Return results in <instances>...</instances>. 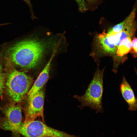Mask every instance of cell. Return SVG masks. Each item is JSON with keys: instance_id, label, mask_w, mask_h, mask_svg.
I'll use <instances>...</instances> for the list:
<instances>
[{"instance_id": "5b68a950", "label": "cell", "mask_w": 137, "mask_h": 137, "mask_svg": "<svg viewBox=\"0 0 137 137\" xmlns=\"http://www.w3.org/2000/svg\"><path fill=\"white\" fill-rule=\"evenodd\" d=\"M19 133L25 137H80L52 128L37 120L24 122Z\"/></svg>"}, {"instance_id": "277c9868", "label": "cell", "mask_w": 137, "mask_h": 137, "mask_svg": "<svg viewBox=\"0 0 137 137\" xmlns=\"http://www.w3.org/2000/svg\"><path fill=\"white\" fill-rule=\"evenodd\" d=\"M19 103L10 102L2 108L0 129L11 131L14 137H20L19 131L22 120V109Z\"/></svg>"}, {"instance_id": "6da1fadb", "label": "cell", "mask_w": 137, "mask_h": 137, "mask_svg": "<svg viewBox=\"0 0 137 137\" xmlns=\"http://www.w3.org/2000/svg\"><path fill=\"white\" fill-rule=\"evenodd\" d=\"M59 42L57 43L53 38L31 37L5 48L4 56L10 60L14 66L32 69L39 66L48 51L59 45Z\"/></svg>"}, {"instance_id": "7a4b0ae2", "label": "cell", "mask_w": 137, "mask_h": 137, "mask_svg": "<svg viewBox=\"0 0 137 137\" xmlns=\"http://www.w3.org/2000/svg\"><path fill=\"white\" fill-rule=\"evenodd\" d=\"M5 74V93L11 101L19 103L27 94L33 80L30 76L16 69L10 60L4 55L3 58Z\"/></svg>"}, {"instance_id": "ba28073f", "label": "cell", "mask_w": 137, "mask_h": 137, "mask_svg": "<svg viewBox=\"0 0 137 137\" xmlns=\"http://www.w3.org/2000/svg\"><path fill=\"white\" fill-rule=\"evenodd\" d=\"M57 49H54L49 61L41 72L27 94L28 104L33 97L42 88L47 81L49 78V72L52 61L56 53Z\"/></svg>"}, {"instance_id": "3957f363", "label": "cell", "mask_w": 137, "mask_h": 137, "mask_svg": "<svg viewBox=\"0 0 137 137\" xmlns=\"http://www.w3.org/2000/svg\"><path fill=\"white\" fill-rule=\"evenodd\" d=\"M104 69L97 68L93 78L84 94L81 96L75 95L74 97L81 103L78 106L82 110L84 107H88L96 113L103 112L102 105L103 92V74Z\"/></svg>"}, {"instance_id": "7c38bea8", "label": "cell", "mask_w": 137, "mask_h": 137, "mask_svg": "<svg viewBox=\"0 0 137 137\" xmlns=\"http://www.w3.org/2000/svg\"><path fill=\"white\" fill-rule=\"evenodd\" d=\"M130 53L133 58H137V38L135 36L132 39L131 49Z\"/></svg>"}, {"instance_id": "8fae6325", "label": "cell", "mask_w": 137, "mask_h": 137, "mask_svg": "<svg viewBox=\"0 0 137 137\" xmlns=\"http://www.w3.org/2000/svg\"><path fill=\"white\" fill-rule=\"evenodd\" d=\"M126 18L123 21L115 25L109 29L107 33L108 35H114L122 31L126 22Z\"/></svg>"}, {"instance_id": "8992f818", "label": "cell", "mask_w": 137, "mask_h": 137, "mask_svg": "<svg viewBox=\"0 0 137 137\" xmlns=\"http://www.w3.org/2000/svg\"><path fill=\"white\" fill-rule=\"evenodd\" d=\"M44 92L41 89L33 97L28 104L24 122L35 120L39 117H41L44 121Z\"/></svg>"}, {"instance_id": "9c48e42d", "label": "cell", "mask_w": 137, "mask_h": 137, "mask_svg": "<svg viewBox=\"0 0 137 137\" xmlns=\"http://www.w3.org/2000/svg\"><path fill=\"white\" fill-rule=\"evenodd\" d=\"M120 90L123 97L128 105V110L132 111L137 110V98L124 76L120 84Z\"/></svg>"}, {"instance_id": "9a60e30c", "label": "cell", "mask_w": 137, "mask_h": 137, "mask_svg": "<svg viewBox=\"0 0 137 137\" xmlns=\"http://www.w3.org/2000/svg\"><path fill=\"white\" fill-rule=\"evenodd\" d=\"M134 71H135V73L136 74V75L137 76V70L136 69V68L135 67L134 68Z\"/></svg>"}, {"instance_id": "4fadbf2b", "label": "cell", "mask_w": 137, "mask_h": 137, "mask_svg": "<svg viewBox=\"0 0 137 137\" xmlns=\"http://www.w3.org/2000/svg\"><path fill=\"white\" fill-rule=\"evenodd\" d=\"M29 6L30 10L31 13V17L32 19H34L36 18L33 13L32 9V6L31 5V2L30 0H23Z\"/></svg>"}, {"instance_id": "52a82bcc", "label": "cell", "mask_w": 137, "mask_h": 137, "mask_svg": "<svg viewBox=\"0 0 137 137\" xmlns=\"http://www.w3.org/2000/svg\"><path fill=\"white\" fill-rule=\"evenodd\" d=\"M95 51L99 56H109L113 58L114 63L116 60L117 48L115 45L109 40L107 33L104 30L101 33L97 34L95 39Z\"/></svg>"}, {"instance_id": "5bb4252c", "label": "cell", "mask_w": 137, "mask_h": 137, "mask_svg": "<svg viewBox=\"0 0 137 137\" xmlns=\"http://www.w3.org/2000/svg\"><path fill=\"white\" fill-rule=\"evenodd\" d=\"M89 2L91 3L93 2L96 0H87Z\"/></svg>"}, {"instance_id": "30bf717a", "label": "cell", "mask_w": 137, "mask_h": 137, "mask_svg": "<svg viewBox=\"0 0 137 137\" xmlns=\"http://www.w3.org/2000/svg\"><path fill=\"white\" fill-rule=\"evenodd\" d=\"M0 52V97L2 99L5 93V74L4 71L3 58L5 45L2 46Z\"/></svg>"}]
</instances>
